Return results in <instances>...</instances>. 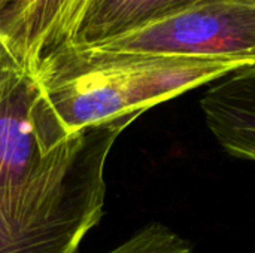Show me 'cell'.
Wrapping results in <instances>:
<instances>
[{
    "label": "cell",
    "instance_id": "obj_1",
    "mask_svg": "<svg viewBox=\"0 0 255 253\" xmlns=\"http://www.w3.org/2000/svg\"><path fill=\"white\" fill-rule=\"evenodd\" d=\"M248 64L103 52L67 43L42 60L36 78L69 136L214 82Z\"/></svg>",
    "mask_w": 255,
    "mask_h": 253
},
{
    "label": "cell",
    "instance_id": "obj_2",
    "mask_svg": "<svg viewBox=\"0 0 255 253\" xmlns=\"http://www.w3.org/2000/svg\"><path fill=\"white\" fill-rule=\"evenodd\" d=\"M139 116L81 130L30 179L1 188L0 253H76L103 215L109 152Z\"/></svg>",
    "mask_w": 255,
    "mask_h": 253
},
{
    "label": "cell",
    "instance_id": "obj_3",
    "mask_svg": "<svg viewBox=\"0 0 255 253\" xmlns=\"http://www.w3.org/2000/svg\"><path fill=\"white\" fill-rule=\"evenodd\" d=\"M78 46L130 55L229 60L250 66L255 63V0H203L114 39Z\"/></svg>",
    "mask_w": 255,
    "mask_h": 253
},
{
    "label": "cell",
    "instance_id": "obj_4",
    "mask_svg": "<svg viewBox=\"0 0 255 253\" xmlns=\"http://www.w3.org/2000/svg\"><path fill=\"white\" fill-rule=\"evenodd\" d=\"M63 122L34 73L0 69V189L25 182L67 142Z\"/></svg>",
    "mask_w": 255,
    "mask_h": 253
},
{
    "label": "cell",
    "instance_id": "obj_5",
    "mask_svg": "<svg viewBox=\"0 0 255 253\" xmlns=\"http://www.w3.org/2000/svg\"><path fill=\"white\" fill-rule=\"evenodd\" d=\"M91 0H0V42L36 73L55 49L72 43Z\"/></svg>",
    "mask_w": 255,
    "mask_h": 253
},
{
    "label": "cell",
    "instance_id": "obj_6",
    "mask_svg": "<svg viewBox=\"0 0 255 253\" xmlns=\"http://www.w3.org/2000/svg\"><path fill=\"white\" fill-rule=\"evenodd\" d=\"M200 107L229 154L255 161V63L221 78L205 92Z\"/></svg>",
    "mask_w": 255,
    "mask_h": 253
},
{
    "label": "cell",
    "instance_id": "obj_7",
    "mask_svg": "<svg viewBox=\"0 0 255 253\" xmlns=\"http://www.w3.org/2000/svg\"><path fill=\"white\" fill-rule=\"evenodd\" d=\"M203 0H91L73 45H94Z\"/></svg>",
    "mask_w": 255,
    "mask_h": 253
},
{
    "label": "cell",
    "instance_id": "obj_8",
    "mask_svg": "<svg viewBox=\"0 0 255 253\" xmlns=\"http://www.w3.org/2000/svg\"><path fill=\"white\" fill-rule=\"evenodd\" d=\"M106 253H193L188 243L161 224H151Z\"/></svg>",
    "mask_w": 255,
    "mask_h": 253
},
{
    "label": "cell",
    "instance_id": "obj_9",
    "mask_svg": "<svg viewBox=\"0 0 255 253\" xmlns=\"http://www.w3.org/2000/svg\"><path fill=\"white\" fill-rule=\"evenodd\" d=\"M10 63H15V60L10 57V54L6 49V46L0 42V69L7 66V64H10Z\"/></svg>",
    "mask_w": 255,
    "mask_h": 253
}]
</instances>
